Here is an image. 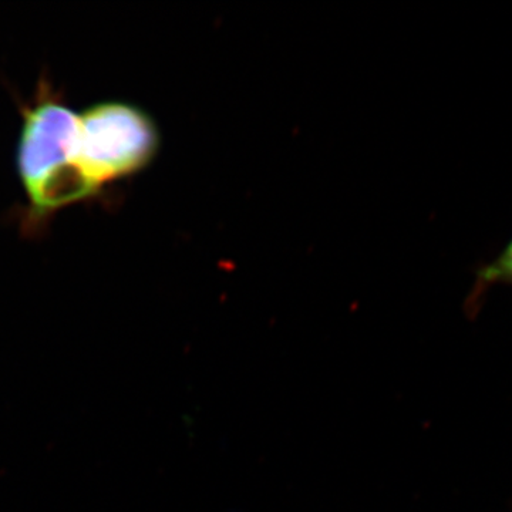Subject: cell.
<instances>
[{
    "label": "cell",
    "instance_id": "obj_1",
    "mask_svg": "<svg viewBox=\"0 0 512 512\" xmlns=\"http://www.w3.org/2000/svg\"><path fill=\"white\" fill-rule=\"evenodd\" d=\"M79 124L76 161L101 187L138 173L156 157V124L133 104H94L79 114Z\"/></svg>",
    "mask_w": 512,
    "mask_h": 512
},
{
    "label": "cell",
    "instance_id": "obj_2",
    "mask_svg": "<svg viewBox=\"0 0 512 512\" xmlns=\"http://www.w3.org/2000/svg\"><path fill=\"white\" fill-rule=\"evenodd\" d=\"M79 114L53 99L25 110L18 146V170L25 188L60 165L76 161Z\"/></svg>",
    "mask_w": 512,
    "mask_h": 512
},
{
    "label": "cell",
    "instance_id": "obj_3",
    "mask_svg": "<svg viewBox=\"0 0 512 512\" xmlns=\"http://www.w3.org/2000/svg\"><path fill=\"white\" fill-rule=\"evenodd\" d=\"M101 185L77 163L70 161L50 171L35 184L26 188L30 205L37 215L49 214L76 204V202L92 198L99 194Z\"/></svg>",
    "mask_w": 512,
    "mask_h": 512
},
{
    "label": "cell",
    "instance_id": "obj_4",
    "mask_svg": "<svg viewBox=\"0 0 512 512\" xmlns=\"http://www.w3.org/2000/svg\"><path fill=\"white\" fill-rule=\"evenodd\" d=\"M495 285L512 286V238L497 258L477 272L476 295H483Z\"/></svg>",
    "mask_w": 512,
    "mask_h": 512
}]
</instances>
